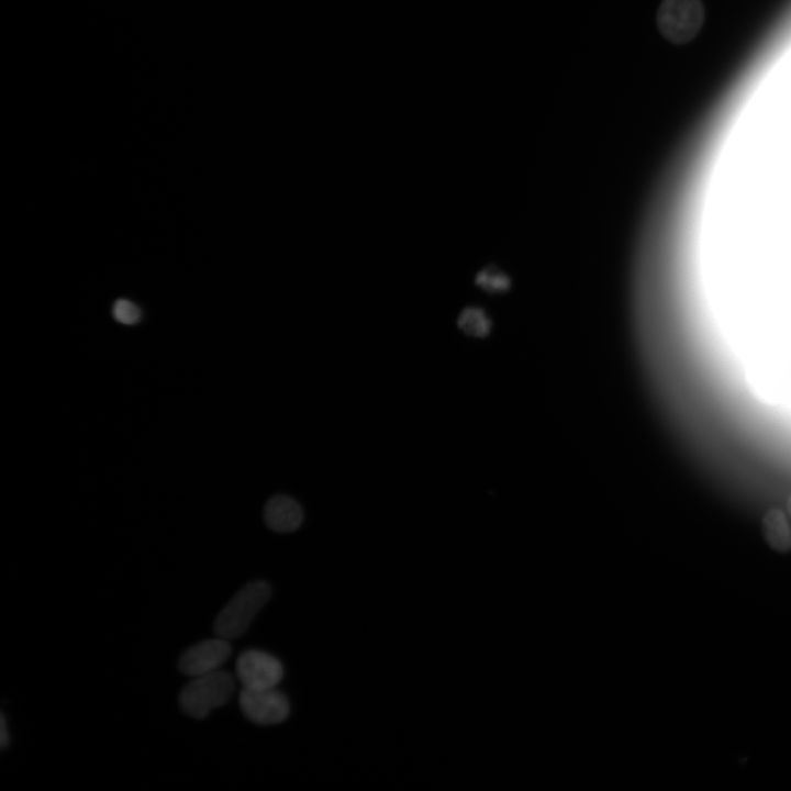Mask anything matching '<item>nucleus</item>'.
<instances>
[{"label": "nucleus", "mask_w": 791, "mask_h": 791, "mask_svg": "<svg viewBox=\"0 0 791 791\" xmlns=\"http://www.w3.org/2000/svg\"><path fill=\"white\" fill-rule=\"evenodd\" d=\"M270 594V587L265 581H252L242 587L218 614L213 624L216 636L229 640L244 634Z\"/></svg>", "instance_id": "f257e3e1"}, {"label": "nucleus", "mask_w": 791, "mask_h": 791, "mask_svg": "<svg viewBox=\"0 0 791 791\" xmlns=\"http://www.w3.org/2000/svg\"><path fill=\"white\" fill-rule=\"evenodd\" d=\"M234 689L233 677L223 670L193 677L181 690L179 705L190 717L204 718L214 709L226 704Z\"/></svg>", "instance_id": "f03ea898"}, {"label": "nucleus", "mask_w": 791, "mask_h": 791, "mask_svg": "<svg viewBox=\"0 0 791 791\" xmlns=\"http://www.w3.org/2000/svg\"><path fill=\"white\" fill-rule=\"evenodd\" d=\"M704 7L701 0H662L656 16L661 35L672 44L690 42L702 29Z\"/></svg>", "instance_id": "7ed1b4c3"}, {"label": "nucleus", "mask_w": 791, "mask_h": 791, "mask_svg": "<svg viewBox=\"0 0 791 791\" xmlns=\"http://www.w3.org/2000/svg\"><path fill=\"white\" fill-rule=\"evenodd\" d=\"M236 675L243 689H274L282 679L283 668L275 656L249 649L242 653L236 661Z\"/></svg>", "instance_id": "20e7f679"}, {"label": "nucleus", "mask_w": 791, "mask_h": 791, "mask_svg": "<svg viewBox=\"0 0 791 791\" xmlns=\"http://www.w3.org/2000/svg\"><path fill=\"white\" fill-rule=\"evenodd\" d=\"M239 706L243 714L253 723L274 725L283 722L290 712L287 697L274 689H242Z\"/></svg>", "instance_id": "39448f33"}, {"label": "nucleus", "mask_w": 791, "mask_h": 791, "mask_svg": "<svg viewBox=\"0 0 791 791\" xmlns=\"http://www.w3.org/2000/svg\"><path fill=\"white\" fill-rule=\"evenodd\" d=\"M227 639L216 637L202 640L186 649L179 658V670L190 677L203 676L220 670L231 655Z\"/></svg>", "instance_id": "423d86ee"}, {"label": "nucleus", "mask_w": 791, "mask_h": 791, "mask_svg": "<svg viewBox=\"0 0 791 791\" xmlns=\"http://www.w3.org/2000/svg\"><path fill=\"white\" fill-rule=\"evenodd\" d=\"M264 520L270 530L277 533H290L301 525L303 512L294 499L278 494L267 501Z\"/></svg>", "instance_id": "0eeeda50"}, {"label": "nucleus", "mask_w": 791, "mask_h": 791, "mask_svg": "<svg viewBox=\"0 0 791 791\" xmlns=\"http://www.w3.org/2000/svg\"><path fill=\"white\" fill-rule=\"evenodd\" d=\"M762 532L767 543L776 550L784 553L791 548V528L780 509H771L765 514Z\"/></svg>", "instance_id": "6e6552de"}, {"label": "nucleus", "mask_w": 791, "mask_h": 791, "mask_svg": "<svg viewBox=\"0 0 791 791\" xmlns=\"http://www.w3.org/2000/svg\"><path fill=\"white\" fill-rule=\"evenodd\" d=\"M112 315L122 324L133 325L140 321L142 312L135 303L126 299H119L113 304Z\"/></svg>", "instance_id": "1a4fd4ad"}, {"label": "nucleus", "mask_w": 791, "mask_h": 791, "mask_svg": "<svg viewBox=\"0 0 791 791\" xmlns=\"http://www.w3.org/2000/svg\"><path fill=\"white\" fill-rule=\"evenodd\" d=\"M5 729H7V728H5V722H4V717L2 716V717H1V743H2V745H3V744L5 743V740L8 739V738H5V734H7V731H5Z\"/></svg>", "instance_id": "9d476101"}, {"label": "nucleus", "mask_w": 791, "mask_h": 791, "mask_svg": "<svg viewBox=\"0 0 791 791\" xmlns=\"http://www.w3.org/2000/svg\"><path fill=\"white\" fill-rule=\"evenodd\" d=\"M787 508H788V511H789V513H790V515H791V495H790L789 499H788Z\"/></svg>", "instance_id": "9b49d317"}]
</instances>
